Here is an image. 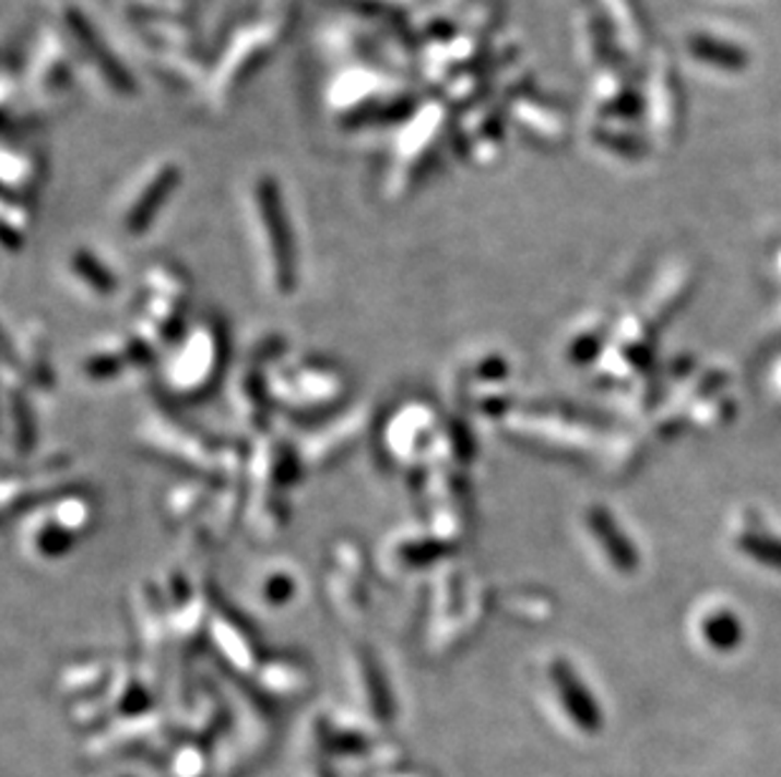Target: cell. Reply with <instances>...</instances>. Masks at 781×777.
<instances>
[{
	"instance_id": "obj_18",
	"label": "cell",
	"mask_w": 781,
	"mask_h": 777,
	"mask_svg": "<svg viewBox=\"0 0 781 777\" xmlns=\"http://www.w3.org/2000/svg\"><path fill=\"white\" fill-rule=\"evenodd\" d=\"M5 379V407H8V440L19 457L28 455L36 444V419L28 407L26 394H23L21 382H15L11 374Z\"/></svg>"
},
{
	"instance_id": "obj_17",
	"label": "cell",
	"mask_w": 781,
	"mask_h": 777,
	"mask_svg": "<svg viewBox=\"0 0 781 777\" xmlns=\"http://www.w3.org/2000/svg\"><path fill=\"white\" fill-rule=\"evenodd\" d=\"M215 609V598L208 590H196V596L180 609L170 611V634L173 646H182V649H192L203 638H208V629H211Z\"/></svg>"
},
{
	"instance_id": "obj_8",
	"label": "cell",
	"mask_w": 781,
	"mask_h": 777,
	"mask_svg": "<svg viewBox=\"0 0 781 777\" xmlns=\"http://www.w3.org/2000/svg\"><path fill=\"white\" fill-rule=\"evenodd\" d=\"M5 371L19 382H28L42 388L51 386V346H48V334L42 323L31 321L15 331L13 338H8Z\"/></svg>"
},
{
	"instance_id": "obj_14",
	"label": "cell",
	"mask_w": 781,
	"mask_h": 777,
	"mask_svg": "<svg viewBox=\"0 0 781 777\" xmlns=\"http://www.w3.org/2000/svg\"><path fill=\"white\" fill-rule=\"evenodd\" d=\"M132 609L144 654H157L159 649L165 652L167 646H173L170 609L159 598L155 583H142L140 590L134 594Z\"/></svg>"
},
{
	"instance_id": "obj_9",
	"label": "cell",
	"mask_w": 781,
	"mask_h": 777,
	"mask_svg": "<svg viewBox=\"0 0 781 777\" xmlns=\"http://www.w3.org/2000/svg\"><path fill=\"white\" fill-rule=\"evenodd\" d=\"M152 356L155 354H152L132 331H127V334L102 338L99 344H94L92 349L82 356L79 369H82V374L88 382H111V379L127 374L130 369L144 367Z\"/></svg>"
},
{
	"instance_id": "obj_2",
	"label": "cell",
	"mask_w": 781,
	"mask_h": 777,
	"mask_svg": "<svg viewBox=\"0 0 781 777\" xmlns=\"http://www.w3.org/2000/svg\"><path fill=\"white\" fill-rule=\"evenodd\" d=\"M225 367V331L213 321H200L185 331L170 361L165 363V388L182 399H198L217 384Z\"/></svg>"
},
{
	"instance_id": "obj_6",
	"label": "cell",
	"mask_w": 781,
	"mask_h": 777,
	"mask_svg": "<svg viewBox=\"0 0 781 777\" xmlns=\"http://www.w3.org/2000/svg\"><path fill=\"white\" fill-rule=\"evenodd\" d=\"M208 642H211L217 657L225 661V667L238 671V674H256L261 667V646L253 629L238 617L228 606L215 601L211 629H208Z\"/></svg>"
},
{
	"instance_id": "obj_5",
	"label": "cell",
	"mask_w": 781,
	"mask_h": 777,
	"mask_svg": "<svg viewBox=\"0 0 781 777\" xmlns=\"http://www.w3.org/2000/svg\"><path fill=\"white\" fill-rule=\"evenodd\" d=\"M372 419L375 409L369 404H357V407L344 411L342 417L332 419V422L306 437L296 447L304 469H321L340 463L344 455H350L365 440L369 427H372Z\"/></svg>"
},
{
	"instance_id": "obj_15",
	"label": "cell",
	"mask_w": 781,
	"mask_h": 777,
	"mask_svg": "<svg viewBox=\"0 0 781 777\" xmlns=\"http://www.w3.org/2000/svg\"><path fill=\"white\" fill-rule=\"evenodd\" d=\"M244 525L248 536L259 543L276 540L288 525V495L286 492L248 490Z\"/></svg>"
},
{
	"instance_id": "obj_22",
	"label": "cell",
	"mask_w": 781,
	"mask_h": 777,
	"mask_svg": "<svg viewBox=\"0 0 781 777\" xmlns=\"http://www.w3.org/2000/svg\"><path fill=\"white\" fill-rule=\"evenodd\" d=\"M115 664L107 659H79L71 661L59 674V686L67 692H88L96 686H107L109 679L115 677Z\"/></svg>"
},
{
	"instance_id": "obj_20",
	"label": "cell",
	"mask_w": 781,
	"mask_h": 777,
	"mask_svg": "<svg viewBox=\"0 0 781 777\" xmlns=\"http://www.w3.org/2000/svg\"><path fill=\"white\" fill-rule=\"evenodd\" d=\"M327 594H329V601H332V609L340 613L342 619L354 621L367 613L369 590L365 578L350 576L347 571L332 565L327 573Z\"/></svg>"
},
{
	"instance_id": "obj_4",
	"label": "cell",
	"mask_w": 781,
	"mask_h": 777,
	"mask_svg": "<svg viewBox=\"0 0 781 777\" xmlns=\"http://www.w3.org/2000/svg\"><path fill=\"white\" fill-rule=\"evenodd\" d=\"M440 427L442 419L430 404H407V407L394 411L388 427H384V450H388V455L398 459L400 465L425 473V469H428L425 467V463H428V452L433 447L435 437L440 432Z\"/></svg>"
},
{
	"instance_id": "obj_16",
	"label": "cell",
	"mask_w": 781,
	"mask_h": 777,
	"mask_svg": "<svg viewBox=\"0 0 781 777\" xmlns=\"http://www.w3.org/2000/svg\"><path fill=\"white\" fill-rule=\"evenodd\" d=\"M256 682L271 697H294V694L306 692L311 684V669L306 659L294 657V654H273L263 657L259 671H256Z\"/></svg>"
},
{
	"instance_id": "obj_1",
	"label": "cell",
	"mask_w": 781,
	"mask_h": 777,
	"mask_svg": "<svg viewBox=\"0 0 781 777\" xmlns=\"http://www.w3.org/2000/svg\"><path fill=\"white\" fill-rule=\"evenodd\" d=\"M273 407L294 417H319L334 411L350 394V376L329 359H299L269 369Z\"/></svg>"
},
{
	"instance_id": "obj_11",
	"label": "cell",
	"mask_w": 781,
	"mask_h": 777,
	"mask_svg": "<svg viewBox=\"0 0 781 777\" xmlns=\"http://www.w3.org/2000/svg\"><path fill=\"white\" fill-rule=\"evenodd\" d=\"M269 369L265 363L248 359L246 367H240V371L233 379L230 384V402L233 409L240 422L248 429H256V432H269V419L273 407L271 392H269Z\"/></svg>"
},
{
	"instance_id": "obj_3",
	"label": "cell",
	"mask_w": 781,
	"mask_h": 777,
	"mask_svg": "<svg viewBox=\"0 0 781 777\" xmlns=\"http://www.w3.org/2000/svg\"><path fill=\"white\" fill-rule=\"evenodd\" d=\"M140 442L152 455L163 457L177 467L190 469L192 475L203 477V480L217 482L221 442H211L192 427L182 425L180 419L167 417L163 411H152L140 425Z\"/></svg>"
},
{
	"instance_id": "obj_7",
	"label": "cell",
	"mask_w": 781,
	"mask_h": 777,
	"mask_svg": "<svg viewBox=\"0 0 781 777\" xmlns=\"http://www.w3.org/2000/svg\"><path fill=\"white\" fill-rule=\"evenodd\" d=\"M259 232H261V253L265 283L273 294L286 296L294 288V246L288 238V228L281 210L273 205V200L261 198L259 202Z\"/></svg>"
},
{
	"instance_id": "obj_13",
	"label": "cell",
	"mask_w": 781,
	"mask_h": 777,
	"mask_svg": "<svg viewBox=\"0 0 781 777\" xmlns=\"http://www.w3.org/2000/svg\"><path fill=\"white\" fill-rule=\"evenodd\" d=\"M19 533L21 548L26 550L31 558H36L38 563L61 561L63 555L71 553V548H74L79 540L56 521L48 505L28 510L26 517H23L19 525Z\"/></svg>"
},
{
	"instance_id": "obj_24",
	"label": "cell",
	"mask_w": 781,
	"mask_h": 777,
	"mask_svg": "<svg viewBox=\"0 0 781 777\" xmlns=\"http://www.w3.org/2000/svg\"><path fill=\"white\" fill-rule=\"evenodd\" d=\"M71 275H74L79 286L86 288V294L96 298H107L115 294V278L92 253H76L74 261H71Z\"/></svg>"
},
{
	"instance_id": "obj_12",
	"label": "cell",
	"mask_w": 781,
	"mask_h": 777,
	"mask_svg": "<svg viewBox=\"0 0 781 777\" xmlns=\"http://www.w3.org/2000/svg\"><path fill=\"white\" fill-rule=\"evenodd\" d=\"M483 617V594L481 590H469L461 603L440 619L435 626L425 631V652L433 657H450V654L461 652L469 638L476 634Z\"/></svg>"
},
{
	"instance_id": "obj_21",
	"label": "cell",
	"mask_w": 781,
	"mask_h": 777,
	"mask_svg": "<svg viewBox=\"0 0 781 777\" xmlns=\"http://www.w3.org/2000/svg\"><path fill=\"white\" fill-rule=\"evenodd\" d=\"M217 482L211 480H190L177 485L165 500V513L173 523H185L196 515H205L208 505L213 503Z\"/></svg>"
},
{
	"instance_id": "obj_10",
	"label": "cell",
	"mask_w": 781,
	"mask_h": 777,
	"mask_svg": "<svg viewBox=\"0 0 781 777\" xmlns=\"http://www.w3.org/2000/svg\"><path fill=\"white\" fill-rule=\"evenodd\" d=\"M448 550L442 548L428 525H417V528H402L394 530L392 536L384 540L380 548V565L388 576H405V573L423 571L438 561L440 555H446Z\"/></svg>"
},
{
	"instance_id": "obj_25",
	"label": "cell",
	"mask_w": 781,
	"mask_h": 777,
	"mask_svg": "<svg viewBox=\"0 0 781 777\" xmlns=\"http://www.w3.org/2000/svg\"><path fill=\"white\" fill-rule=\"evenodd\" d=\"M332 565H336V569H342V571H347L350 576H357V578H365L367 581V555L362 553V548L357 540H352V538H342V540H336L334 548H332Z\"/></svg>"
},
{
	"instance_id": "obj_23",
	"label": "cell",
	"mask_w": 781,
	"mask_h": 777,
	"mask_svg": "<svg viewBox=\"0 0 781 777\" xmlns=\"http://www.w3.org/2000/svg\"><path fill=\"white\" fill-rule=\"evenodd\" d=\"M296 590H299V578L294 576V571L286 569V565H276V569L263 571L256 596H259V601L265 609L276 611L294 601Z\"/></svg>"
},
{
	"instance_id": "obj_19",
	"label": "cell",
	"mask_w": 781,
	"mask_h": 777,
	"mask_svg": "<svg viewBox=\"0 0 781 777\" xmlns=\"http://www.w3.org/2000/svg\"><path fill=\"white\" fill-rule=\"evenodd\" d=\"M347 669L354 690H357L362 697H367V702L372 704L375 709H382L384 702H388V686H384L382 669L375 659V652L365 644L352 646L347 652Z\"/></svg>"
}]
</instances>
